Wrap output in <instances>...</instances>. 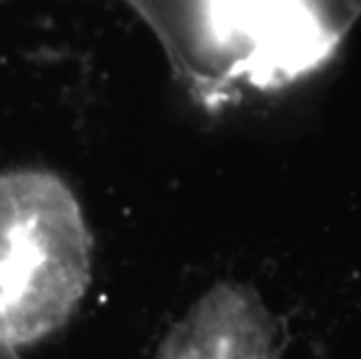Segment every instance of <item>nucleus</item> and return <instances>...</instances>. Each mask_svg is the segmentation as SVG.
<instances>
[{"label": "nucleus", "mask_w": 361, "mask_h": 359, "mask_svg": "<svg viewBox=\"0 0 361 359\" xmlns=\"http://www.w3.org/2000/svg\"><path fill=\"white\" fill-rule=\"evenodd\" d=\"M91 280V236L59 175H0V343L28 346L59 331Z\"/></svg>", "instance_id": "1"}, {"label": "nucleus", "mask_w": 361, "mask_h": 359, "mask_svg": "<svg viewBox=\"0 0 361 359\" xmlns=\"http://www.w3.org/2000/svg\"><path fill=\"white\" fill-rule=\"evenodd\" d=\"M157 359H280L278 327L250 285L217 282L168 331Z\"/></svg>", "instance_id": "2"}, {"label": "nucleus", "mask_w": 361, "mask_h": 359, "mask_svg": "<svg viewBox=\"0 0 361 359\" xmlns=\"http://www.w3.org/2000/svg\"><path fill=\"white\" fill-rule=\"evenodd\" d=\"M0 359H19L17 348H12V346H5V343H0Z\"/></svg>", "instance_id": "3"}]
</instances>
